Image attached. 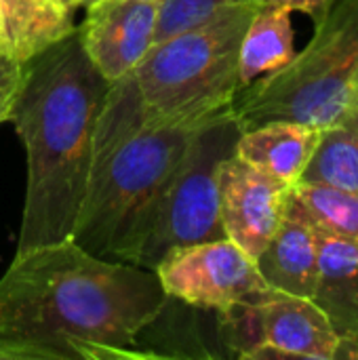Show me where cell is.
<instances>
[{"label":"cell","instance_id":"1","mask_svg":"<svg viewBox=\"0 0 358 360\" xmlns=\"http://www.w3.org/2000/svg\"><path fill=\"white\" fill-rule=\"evenodd\" d=\"M169 295L154 270L72 238L15 253L0 276V360H143Z\"/></svg>","mask_w":358,"mask_h":360},{"label":"cell","instance_id":"2","mask_svg":"<svg viewBox=\"0 0 358 360\" xmlns=\"http://www.w3.org/2000/svg\"><path fill=\"white\" fill-rule=\"evenodd\" d=\"M108 89L76 30L27 61L8 120L27 160L15 253L72 238Z\"/></svg>","mask_w":358,"mask_h":360},{"label":"cell","instance_id":"3","mask_svg":"<svg viewBox=\"0 0 358 360\" xmlns=\"http://www.w3.org/2000/svg\"><path fill=\"white\" fill-rule=\"evenodd\" d=\"M198 124L146 116L133 72L110 82L72 240L103 259L135 264L156 207Z\"/></svg>","mask_w":358,"mask_h":360},{"label":"cell","instance_id":"4","mask_svg":"<svg viewBox=\"0 0 358 360\" xmlns=\"http://www.w3.org/2000/svg\"><path fill=\"white\" fill-rule=\"evenodd\" d=\"M293 59L241 86L230 103L243 131L272 120L329 129L358 110V0H335Z\"/></svg>","mask_w":358,"mask_h":360},{"label":"cell","instance_id":"5","mask_svg":"<svg viewBox=\"0 0 358 360\" xmlns=\"http://www.w3.org/2000/svg\"><path fill=\"white\" fill-rule=\"evenodd\" d=\"M257 6L224 8L198 25L154 42L133 70L146 116L203 122L226 110L241 89V42Z\"/></svg>","mask_w":358,"mask_h":360},{"label":"cell","instance_id":"6","mask_svg":"<svg viewBox=\"0 0 358 360\" xmlns=\"http://www.w3.org/2000/svg\"><path fill=\"white\" fill-rule=\"evenodd\" d=\"M243 135L230 105L203 120L156 207L135 266L154 270L167 251L226 238L219 215V167Z\"/></svg>","mask_w":358,"mask_h":360},{"label":"cell","instance_id":"7","mask_svg":"<svg viewBox=\"0 0 358 360\" xmlns=\"http://www.w3.org/2000/svg\"><path fill=\"white\" fill-rule=\"evenodd\" d=\"M154 272L169 297L211 312L257 302L272 291L257 264L230 238L175 247Z\"/></svg>","mask_w":358,"mask_h":360},{"label":"cell","instance_id":"8","mask_svg":"<svg viewBox=\"0 0 358 360\" xmlns=\"http://www.w3.org/2000/svg\"><path fill=\"white\" fill-rule=\"evenodd\" d=\"M293 186L251 167L236 154L219 167V215L226 238L253 262L279 230Z\"/></svg>","mask_w":358,"mask_h":360},{"label":"cell","instance_id":"9","mask_svg":"<svg viewBox=\"0 0 358 360\" xmlns=\"http://www.w3.org/2000/svg\"><path fill=\"white\" fill-rule=\"evenodd\" d=\"M158 4L150 0H95L76 25L84 53L97 72L114 82L131 74L154 44Z\"/></svg>","mask_w":358,"mask_h":360},{"label":"cell","instance_id":"10","mask_svg":"<svg viewBox=\"0 0 358 360\" xmlns=\"http://www.w3.org/2000/svg\"><path fill=\"white\" fill-rule=\"evenodd\" d=\"M262 344L285 360H333L338 333L310 297L270 291L257 302Z\"/></svg>","mask_w":358,"mask_h":360},{"label":"cell","instance_id":"11","mask_svg":"<svg viewBox=\"0 0 358 360\" xmlns=\"http://www.w3.org/2000/svg\"><path fill=\"white\" fill-rule=\"evenodd\" d=\"M255 264L270 289L312 297L319 276V236L314 221L293 190L279 230Z\"/></svg>","mask_w":358,"mask_h":360},{"label":"cell","instance_id":"12","mask_svg":"<svg viewBox=\"0 0 358 360\" xmlns=\"http://www.w3.org/2000/svg\"><path fill=\"white\" fill-rule=\"evenodd\" d=\"M317 236L319 276L310 300L323 310L340 340L358 342V240L321 226H317Z\"/></svg>","mask_w":358,"mask_h":360},{"label":"cell","instance_id":"13","mask_svg":"<svg viewBox=\"0 0 358 360\" xmlns=\"http://www.w3.org/2000/svg\"><path fill=\"white\" fill-rule=\"evenodd\" d=\"M80 0H0V53L27 63L76 30Z\"/></svg>","mask_w":358,"mask_h":360},{"label":"cell","instance_id":"14","mask_svg":"<svg viewBox=\"0 0 358 360\" xmlns=\"http://www.w3.org/2000/svg\"><path fill=\"white\" fill-rule=\"evenodd\" d=\"M319 137L321 129L291 120H272L245 129L236 141L234 154L274 179L295 186L319 143Z\"/></svg>","mask_w":358,"mask_h":360},{"label":"cell","instance_id":"15","mask_svg":"<svg viewBox=\"0 0 358 360\" xmlns=\"http://www.w3.org/2000/svg\"><path fill=\"white\" fill-rule=\"evenodd\" d=\"M295 55L291 11L274 4H260L247 25L238 53L241 86L287 65Z\"/></svg>","mask_w":358,"mask_h":360},{"label":"cell","instance_id":"16","mask_svg":"<svg viewBox=\"0 0 358 360\" xmlns=\"http://www.w3.org/2000/svg\"><path fill=\"white\" fill-rule=\"evenodd\" d=\"M298 184H329L358 194V110L321 131Z\"/></svg>","mask_w":358,"mask_h":360},{"label":"cell","instance_id":"17","mask_svg":"<svg viewBox=\"0 0 358 360\" xmlns=\"http://www.w3.org/2000/svg\"><path fill=\"white\" fill-rule=\"evenodd\" d=\"M293 194L317 226L358 240V194L329 184H295Z\"/></svg>","mask_w":358,"mask_h":360},{"label":"cell","instance_id":"18","mask_svg":"<svg viewBox=\"0 0 358 360\" xmlns=\"http://www.w3.org/2000/svg\"><path fill=\"white\" fill-rule=\"evenodd\" d=\"M243 4H262V0H160L154 42L167 40L177 32L198 25L224 8Z\"/></svg>","mask_w":358,"mask_h":360},{"label":"cell","instance_id":"19","mask_svg":"<svg viewBox=\"0 0 358 360\" xmlns=\"http://www.w3.org/2000/svg\"><path fill=\"white\" fill-rule=\"evenodd\" d=\"M25 65L4 53H0V114H6L11 120L13 103L15 97L21 89L23 76H25Z\"/></svg>","mask_w":358,"mask_h":360},{"label":"cell","instance_id":"20","mask_svg":"<svg viewBox=\"0 0 358 360\" xmlns=\"http://www.w3.org/2000/svg\"><path fill=\"white\" fill-rule=\"evenodd\" d=\"M335 0H262V4H274V6H285L291 13L300 11L304 15H308L314 23L321 21L325 17V13L331 8Z\"/></svg>","mask_w":358,"mask_h":360},{"label":"cell","instance_id":"21","mask_svg":"<svg viewBox=\"0 0 358 360\" xmlns=\"http://www.w3.org/2000/svg\"><path fill=\"white\" fill-rule=\"evenodd\" d=\"M91 2H95V0H80V6H84V8H87V6H89Z\"/></svg>","mask_w":358,"mask_h":360},{"label":"cell","instance_id":"22","mask_svg":"<svg viewBox=\"0 0 358 360\" xmlns=\"http://www.w3.org/2000/svg\"><path fill=\"white\" fill-rule=\"evenodd\" d=\"M2 122H8V116H6V114H0V124H2Z\"/></svg>","mask_w":358,"mask_h":360},{"label":"cell","instance_id":"23","mask_svg":"<svg viewBox=\"0 0 358 360\" xmlns=\"http://www.w3.org/2000/svg\"><path fill=\"white\" fill-rule=\"evenodd\" d=\"M150 2H160V0H150Z\"/></svg>","mask_w":358,"mask_h":360}]
</instances>
